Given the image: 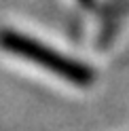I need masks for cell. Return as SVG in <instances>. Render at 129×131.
Returning a JSON list of instances; mask_svg holds the SVG:
<instances>
[{"label":"cell","instance_id":"cell-1","mask_svg":"<svg viewBox=\"0 0 129 131\" xmlns=\"http://www.w3.org/2000/svg\"><path fill=\"white\" fill-rule=\"evenodd\" d=\"M0 45L6 51H11L15 55H21V57H26L30 61L42 66L45 70L66 78L72 85H89L93 80V72L87 66L70 59V57L53 51L47 45L38 42V40H32L28 36L15 34V32H0Z\"/></svg>","mask_w":129,"mask_h":131},{"label":"cell","instance_id":"cell-2","mask_svg":"<svg viewBox=\"0 0 129 131\" xmlns=\"http://www.w3.org/2000/svg\"><path fill=\"white\" fill-rule=\"evenodd\" d=\"M83 4H93V0H80Z\"/></svg>","mask_w":129,"mask_h":131}]
</instances>
